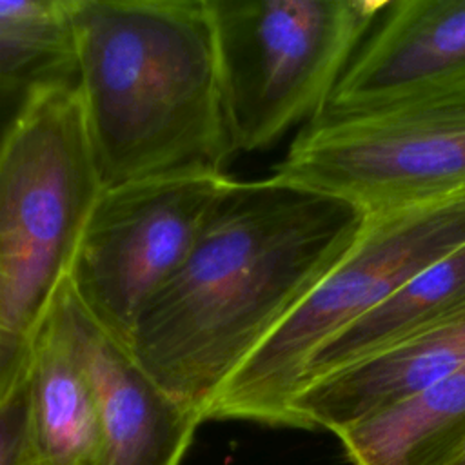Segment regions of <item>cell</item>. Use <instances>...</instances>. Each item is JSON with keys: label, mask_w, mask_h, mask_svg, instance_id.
I'll list each match as a JSON object with an SVG mask.
<instances>
[{"label": "cell", "mask_w": 465, "mask_h": 465, "mask_svg": "<svg viewBox=\"0 0 465 465\" xmlns=\"http://www.w3.org/2000/svg\"><path fill=\"white\" fill-rule=\"evenodd\" d=\"M363 218L341 200L271 174L234 180L140 314L131 354L205 421L231 374L347 256Z\"/></svg>", "instance_id": "cell-1"}, {"label": "cell", "mask_w": 465, "mask_h": 465, "mask_svg": "<svg viewBox=\"0 0 465 465\" xmlns=\"http://www.w3.org/2000/svg\"><path fill=\"white\" fill-rule=\"evenodd\" d=\"M73 53L104 189L227 173L236 153L209 0H74Z\"/></svg>", "instance_id": "cell-2"}, {"label": "cell", "mask_w": 465, "mask_h": 465, "mask_svg": "<svg viewBox=\"0 0 465 465\" xmlns=\"http://www.w3.org/2000/svg\"><path fill=\"white\" fill-rule=\"evenodd\" d=\"M102 191L76 82L35 87L0 147V401L27 378Z\"/></svg>", "instance_id": "cell-3"}, {"label": "cell", "mask_w": 465, "mask_h": 465, "mask_svg": "<svg viewBox=\"0 0 465 465\" xmlns=\"http://www.w3.org/2000/svg\"><path fill=\"white\" fill-rule=\"evenodd\" d=\"M463 243L465 191L365 216L347 256L242 361L205 420L300 429L294 400L320 349Z\"/></svg>", "instance_id": "cell-4"}, {"label": "cell", "mask_w": 465, "mask_h": 465, "mask_svg": "<svg viewBox=\"0 0 465 465\" xmlns=\"http://www.w3.org/2000/svg\"><path fill=\"white\" fill-rule=\"evenodd\" d=\"M389 0H209L234 153L316 118Z\"/></svg>", "instance_id": "cell-5"}, {"label": "cell", "mask_w": 465, "mask_h": 465, "mask_svg": "<svg viewBox=\"0 0 465 465\" xmlns=\"http://www.w3.org/2000/svg\"><path fill=\"white\" fill-rule=\"evenodd\" d=\"M271 176L363 216L465 191V80L378 107L318 114Z\"/></svg>", "instance_id": "cell-6"}, {"label": "cell", "mask_w": 465, "mask_h": 465, "mask_svg": "<svg viewBox=\"0 0 465 465\" xmlns=\"http://www.w3.org/2000/svg\"><path fill=\"white\" fill-rule=\"evenodd\" d=\"M232 182L229 173H187L100 193L67 274L98 325L129 343L140 314L182 267Z\"/></svg>", "instance_id": "cell-7"}, {"label": "cell", "mask_w": 465, "mask_h": 465, "mask_svg": "<svg viewBox=\"0 0 465 465\" xmlns=\"http://www.w3.org/2000/svg\"><path fill=\"white\" fill-rule=\"evenodd\" d=\"M60 300L98 400L94 465H180L202 418L169 396L129 347L94 322L67 278L60 285Z\"/></svg>", "instance_id": "cell-8"}, {"label": "cell", "mask_w": 465, "mask_h": 465, "mask_svg": "<svg viewBox=\"0 0 465 465\" xmlns=\"http://www.w3.org/2000/svg\"><path fill=\"white\" fill-rule=\"evenodd\" d=\"M465 80V0H389L320 114L354 113Z\"/></svg>", "instance_id": "cell-9"}, {"label": "cell", "mask_w": 465, "mask_h": 465, "mask_svg": "<svg viewBox=\"0 0 465 465\" xmlns=\"http://www.w3.org/2000/svg\"><path fill=\"white\" fill-rule=\"evenodd\" d=\"M463 365L465 303L385 351L305 385L294 400L298 427L338 436Z\"/></svg>", "instance_id": "cell-10"}, {"label": "cell", "mask_w": 465, "mask_h": 465, "mask_svg": "<svg viewBox=\"0 0 465 465\" xmlns=\"http://www.w3.org/2000/svg\"><path fill=\"white\" fill-rule=\"evenodd\" d=\"M29 450L36 465H94L100 411L78 356L60 289L36 336L29 363Z\"/></svg>", "instance_id": "cell-11"}, {"label": "cell", "mask_w": 465, "mask_h": 465, "mask_svg": "<svg viewBox=\"0 0 465 465\" xmlns=\"http://www.w3.org/2000/svg\"><path fill=\"white\" fill-rule=\"evenodd\" d=\"M463 303L465 243L414 274L389 298L329 340L312 358L302 389L385 351Z\"/></svg>", "instance_id": "cell-12"}, {"label": "cell", "mask_w": 465, "mask_h": 465, "mask_svg": "<svg viewBox=\"0 0 465 465\" xmlns=\"http://www.w3.org/2000/svg\"><path fill=\"white\" fill-rule=\"evenodd\" d=\"M465 436V365L338 434L352 465H436Z\"/></svg>", "instance_id": "cell-13"}, {"label": "cell", "mask_w": 465, "mask_h": 465, "mask_svg": "<svg viewBox=\"0 0 465 465\" xmlns=\"http://www.w3.org/2000/svg\"><path fill=\"white\" fill-rule=\"evenodd\" d=\"M74 0H0V54L42 82L74 80Z\"/></svg>", "instance_id": "cell-14"}, {"label": "cell", "mask_w": 465, "mask_h": 465, "mask_svg": "<svg viewBox=\"0 0 465 465\" xmlns=\"http://www.w3.org/2000/svg\"><path fill=\"white\" fill-rule=\"evenodd\" d=\"M29 378L0 401V465H36L27 440Z\"/></svg>", "instance_id": "cell-15"}, {"label": "cell", "mask_w": 465, "mask_h": 465, "mask_svg": "<svg viewBox=\"0 0 465 465\" xmlns=\"http://www.w3.org/2000/svg\"><path fill=\"white\" fill-rule=\"evenodd\" d=\"M38 87V85H35ZM35 87L27 85H0V147L9 134L13 124L22 113Z\"/></svg>", "instance_id": "cell-16"}, {"label": "cell", "mask_w": 465, "mask_h": 465, "mask_svg": "<svg viewBox=\"0 0 465 465\" xmlns=\"http://www.w3.org/2000/svg\"><path fill=\"white\" fill-rule=\"evenodd\" d=\"M42 84H49V82L38 80L31 71H27L20 64H16V62L0 54V85L35 87V85H42Z\"/></svg>", "instance_id": "cell-17"}, {"label": "cell", "mask_w": 465, "mask_h": 465, "mask_svg": "<svg viewBox=\"0 0 465 465\" xmlns=\"http://www.w3.org/2000/svg\"><path fill=\"white\" fill-rule=\"evenodd\" d=\"M436 465H465V436Z\"/></svg>", "instance_id": "cell-18"}]
</instances>
